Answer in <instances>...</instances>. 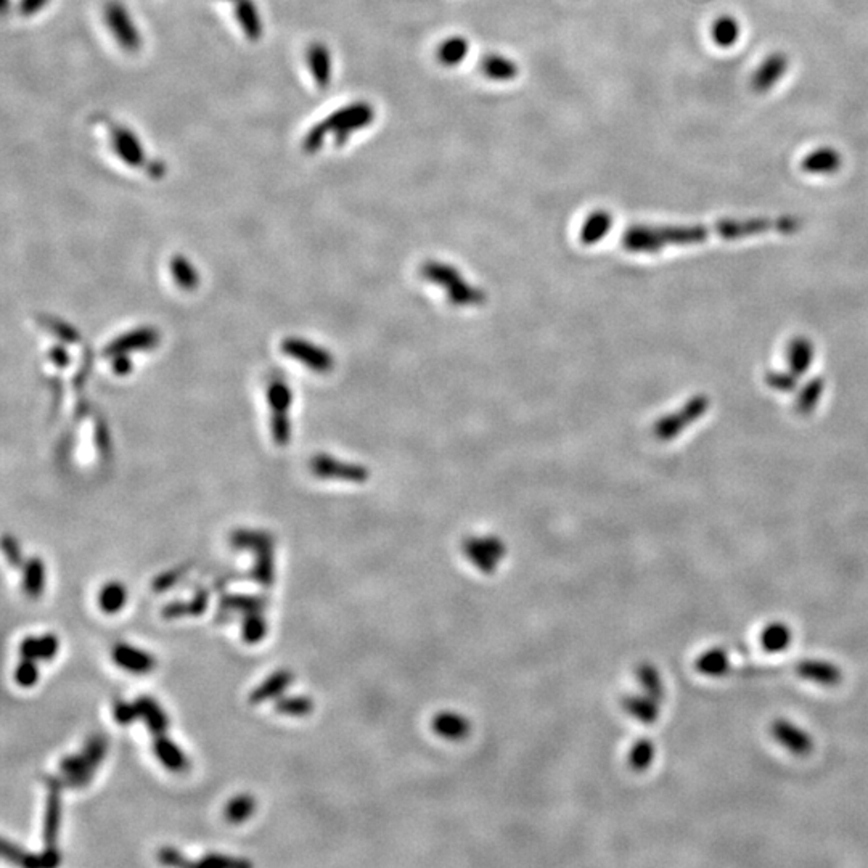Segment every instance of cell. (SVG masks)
<instances>
[{
    "label": "cell",
    "mask_w": 868,
    "mask_h": 868,
    "mask_svg": "<svg viewBox=\"0 0 868 868\" xmlns=\"http://www.w3.org/2000/svg\"><path fill=\"white\" fill-rule=\"evenodd\" d=\"M799 229V220L795 218H779V219H748L725 220L715 226L708 227H669V229H639L630 237L635 243L640 245H657V241H686L705 240L708 235H723L725 238H737L746 235L762 234V232H795Z\"/></svg>",
    "instance_id": "cell-1"
},
{
    "label": "cell",
    "mask_w": 868,
    "mask_h": 868,
    "mask_svg": "<svg viewBox=\"0 0 868 868\" xmlns=\"http://www.w3.org/2000/svg\"><path fill=\"white\" fill-rule=\"evenodd\" d=\"M45 787H47V801H45L44 814V851L41 853L42 857V867L53 868L61 862L57 839H59L60 822H61V791L63 783L60 777L45 775Z\"/></svg>",
    "instance_id": "cell-2"
},
{
    "label": "cell",
    "mask_w": 868,
    "mask_h": 868,
    "mask_svg": "<svg viewBox=\"0 0 868 868\" xmlns=\"http://www.w3.org/2000/svg\"><path fill=\"white\" fill-rule=\"evenodd\" d=\"M375 108L370 103L354 102L331 113L322 121V129L329 135L335 134L336 145H344L354 132L362 131L375 121Z\"/></svg>",
    "instance_id": "cell-3"
},
{
    "label": "cell",
    "mask_w": 868,
    "mask_h": 868,
    "mask_svg": "<svg viewBox=\"0 0 868 868\" xmlns=\"http://www.w3.org/2000/svg\"><path fill=\"white\" fill-rule=\"evenodd\" d=\"M98 767L84 751L68 754L60 761V780L65 789H84L92 781Z\"/></svg>",
    "instance_id": "cell-4"
},
{
    "label": "cell",
    "mask_w": 868,
    "mask_h": 868,
    "mask_svg": "<svg viewBox=\"0 0 868 868\" xmlns=\"http://www.w3.org/2000/svg\"><path fill=\"white\" fill-rule=\"evenodd\" d=\"M269 606L266 593H222L218 602V620H232L235 613H263Z\"/></svg>",
    "instance_id": "cell-5"
},
{
    "label": "cell",
    "mask_w": 868,
    "mask_h": 868,
    "mask_svg": "<svg viewBox=\"0 0 868 868\" xmlns=\"http://www.w3.org/2000/svg\"><path fill=\"white\" fill-rule=\"evenodd\" d=\"M111 659L117 667L125 671L144 676L156 667V658L145 649H137L129 643H117L111 649Z\"/></svg>",
    "instance_id": "cell-6"
},
{
    "label": "cell",
    "mask_w": 868,
    "mask_h": 868,
    "mask_svg": "<svg viewBox=\"0 0 868 868\" xmlns=\"http://www.w3.org/2000/svg\"><path fill=\"white\" fill-rule=\"evenodd\" d=\"M789 55L781 51H775L772 55H769L752 74V90L758 94H764L767 90L775 88L777 82L789 71Z\"/></svg>",
    "instance_id": "cell-7"
},
{
    "label": "cell",
    "mask_w": 868,
    "mask_h": 868,
    "mask_svg": "<svg viewBox=\"0 0 868 868\" xmlns=\"http://www.w3.org/2000/svg\"><path fill=\"white\" fill-rule=\"evenodd\" d=\"M282 350H284L285 356L294 359V360H300L309 369L317 370V372H325V370H329L330 365H331V359L325 350H322L314 344L306 343L304 340H300V338H286L282 343Z\"/></svg>",
    "instance_id": "cell-8"
},
{
    "label": "cell",
    "mask_w": 868,
    "mask_h": 868,
    "mask_svg": "<svg viewBox=\"0 0 868 868\" xmlns=\"http://www.w3.org/2000/svg\"><path fill=\"white\" fill-rule=\"evenodd\" d=\"M107 22L110 26L113 36L117 37V42L123 49L129 51H137L140 49V36L131 18L127 15L125 8L119 4H110L107 8Z\"/></svg>",
    "instance_id": "cell-9"
},
{
    "label": "cell",
    "mask_w": 868,
    "mask_h": 868,
    "mask_svg": "<svg viewBox=\"0 0 868 868\" xmlns=\"http://www.w3.org/2000/svg\"><path fill=\"white\" fill-rule=\"evenodd\" d=\"M158 343H160V333L156 330H134L131 333H125L115 341H111L103 350V354L105 358H117L132 350H152L154 346H158Z\"/></svg>",
    "instance_id": "cell-10"
},
{
    "label": "cell",
    "mask_w": 868,
    "mask_h": 868,
    "mask_svg": "<svg viewBox=\"0 0 868 868\" xmlns=\"http://www.w3.org/2000/svg\"><path fill=\"white\" fill-rule=\"evenodd\" d=\"M293 679L294 674L290 669L272 672L267 679H264L259 686L253 688L248 696L249 705L256 706L266 701L277 700L278 696H282L288 690V686H292Z\"/></svg>",
    "instance_id": "cell-11"
},
{
    "label": "cell",
    "mask_w": 868,
    "mask_h": 868,
    "mask_svg": "<svg viewBox=\"0 0 868 868\" xmlns=\"http://www.w3.org/2000/svg\"><path fill=\"white\" fill-rule=\"evenodd\" d=\"M154 752L156 759L160 761L161 766L169 772L183 774L189 770V758L185 756L182 748L175 744L168 735L154 737Z\"/></svg>",
    "instance_id": "cell-12"
},
{
    "label": "cell",
    "mask_w": 868,
    "mask_h": 868,
    "mask_svg": "<svg viewBox=\"0 0 868 868\" xmlns=\"http://www.w3.org/2000/svg\"><path fill=\"white\" fill-rule=\"evenodd\" d=\"M135 706L139 711V717L145 723L146 729L154 737L166 735L169 729V717L164 709L161 708L160 703L154 700L150 695H139L135 698Z\"/></svg>",
    "instance_id": "cell-13"
},
{
    "label": "cell",
    "mask_w": 868,
    "mask_h": 868,
    "mask_svg": "<svg viewBox=\"0 0 868 868\" xmlns=\"http://www.w3.org/2000/svg\"><path fill=\"white\" fill-rule=\"evenodd\" d=\"M431 727L436 732V735L449 742H462L471 732V723L467 717L453 711H444L434 715Z\"/></svg>",
    "instance_id": "cell-14"
},
{
    "label": "cell",
    "mask_w": 868,
    "mask_h": 868,
    "mask_svg": "<svg viewBox=\"0 0 868 868\" xmlns=\"http://www.w3.org/2000/svg\"><path fill=\"white\" fill-rule=\"evenodd\" d=\"M772 733L775 740L793 754H807L812 750V738L789 721H777L772 725Z\"/></svg>",
    "instance_id": "cell-15"
},
{
    "label": "cell",
    "mask_w": 868,
    "mask_h": 868,
    "mask_svg": "<svg viewBox=\"0 0 868 868\" xmlns=\"http://www.w3.org/2000/svg\"><path fill=\"white\" fill-rule=\"evenodd\" d=\"M843 158L832 146H820L801 161V169L809 174H833L841 168Z\"/></svg>",
    "instance_id": "cell-16"
},
{
    "label": "cell",
    "mask_w": 868,
    "mask_h": 868,
    "mask_svg": "<svg viewBox=\"0 0 868 868\" xmlns=\"http://www.w3.org/2000/svg\"><path fill=\"white\" fill-rule=\"evenodd\" d=\"M480 70L488 79L496 80V82L517 79L519 74L518 63L500 53L484 55L480 63Z\"/></svg>",
    "instance_id": "cell-17"
},
{
    "label": "cell",
    "mask_w": 868,
    "mask_h": 868,
    "mask_svg": "<svg viewBox=\"0 0 868 868\" xmlns=\"http://www.w3.org/2000/svg\"><path fill=\"white\" fill-rule=\"evenodd\" d=\"M23 592L31 600L42 597L45 591V565L41 556H31L23 565Z\"/></svg>",
    "instance_id": "cell-18"
},
{
    "label": "cell",
    "mask_w": 868,
    "mask_h": 868,
    "mask_svg": "<svg viewBox=\"0 0 868 868\" xmlns=\"http://www.w3.org/2000/svg\"><path fill=\"white\" fill-rule=\"evenodd\" d=\"M248 579L261 585L264 591L272 589L275 583V562H274V546L259 548L255 552V565L249 569Z\"/></svg>",
    "instance_id": "cell-19"
},
{
    "label": "cell",
    "mask_w": 868,
    "mask_h": 868,
    "mask_svg": "<svg viewBox=\"0 0 868 868\" xmlns=\"http://www.w3.org/2000/svg\"><path fill=\"white\" fill-rule=\"evenodd\" d=\"M307 63L317 86L321 89L329 88L331 80V57L325 44L314 42L307 49Z\"/></svg>",
    "instance_id": "cell-20"
},
{
    "label": "cell",
    "mask_w": 868,
    "mask_h": 868,
    "mask_svg": "<svg viewBox=\"0 0 868 868\" xmlns=\"http://www.w3.org/2000/svg\"><path fill=\"white\" fill-rule=\"evenodd\" d=\"M467 555L476 568L481 569L484 574H492L497 565L500 563V558L504 556V548L492 546L490 542H473L468 546Z\"/></svg>",
    "instance_id": "cell-21"
},
{
    "label": "cell",
    "mask_w": 868,
    "mask_h": 868,
    "mask_svg": "<svg viewBox=\"0 0 868 868\" xmlns=\"http://www.w3.org/2000/svg\"><path fill=\"white\" fill-rule=\"evenodd\" d=\"M659 705L661 701L655 700L647 694L629 695L622 701L624 711L643 723H657L659 717Z\"/></svg>",
    "instance_id": "cell-22"
},
{
    "label": "cell",
    "mask_w": 868,
    "mask_h": 868,
    "mask_svg": "<svg viewBox=\"0 0 868 868\" xmlns=\"http://www.w3.org/2000/svg\"><path fill=\"white\" fill-rule=\"evenodd\" d=\"M113 145L117 154L131 166H142L145 161V154L140 146L139 140L134 137V134L126 131L123 127L113 129Z\"/></svg>",
    "instance_id": "cell-23"
},
{
    "label": "cell",
    "mask_w": 868,
    "mask_h": 868,
    "mask_svg": "<svg viewBox=\"0 0 868 868\" xmlns=\"http://www.w3.org/2000/svg\"><path fill=\"white\" fill-rule=\"evenodd\" d=\"M98 606L105 614H117L125 608L127 602V591L125 584L119 581H110L103 584L97 597Z\"/></svg>",
    "instance_id": "cell-24"
},
{
    "label": "cell",
    "mask_w": 868,
    "mask_h": 868,
    "mask_svg": "<svg viewBox=\"0 0 868 868\" xmlns=\"http://www.w3.org/2000/svg\"><path fill=\"white\" fill-rule=\"evenodd\" d=\"M799 676L814 680L824 686H833L841 680V672L836 666L826 661H804L798 666Z\"/></svg>",
    "instance_id": "cell-25"
},
{
    "label": "cell",
    "mask_w": 868,
    "mask_h": 868,
    "mask_svg": "<svg viewBox=\"0 0 868 868\" xmlns=\"http://www.w3.org/2000/svg\"><path fill=\"white\" fill-rule=\"evenodd\" d=\"M230 546L235 550H248L255 554L259 548L274 546V537L267 531H257V529H237L230 534Z\"/></svg>",
    "instance_id": "cell-26"
},
{
    "label": "cell",
    "mask_w": 868,
    "mask_h": 868,
    "mask_svg": "<svg viewBox=\"0 0 868 868\" xmlns=\"http://www.w3.org/2000/svg\"><path fill=\"white\" fill-rule=\"evenodd\" d=\"M470 51L468 39L462 36H453L445 39L436 51V59L444 66H457L467 59Z\"/></svg>",
    "instance_id": "cell-27"
},
{
    "label": "cell",
    "mask_w": 868,
    "mask_h": 868,
    "mask_svg": "<svg viewBox=\"0 0 868 868\" xmlns=\"http://www.w3.org/2000/svg\"><path fill=\"white\" fill-rule=\"evenodd\" d=\"M274 709L280 715L306 717L314 711V700L306 695H282L274 701Z\"/></svg>",
    "instance_id": "cell-28"
},
{
    "label": "cell",
    "mask_w": 868,
    "mask_h": 868,
    "mask_svg": "<svg viewBox=\"0 0 868 868\" xmlns=\"http://www.w3.org/2000/svg\"><path fill=\"white\" fill-rule=\"evenodd\" d=\"M255 810L256 799L253 796L248 795V793L237 795L227 801L226 807H224V818H226L227 824H245L255 814Z\"/></svg>",
    "instance_id": "cell-29"
},
{
    "label": "cell",
    "mask_w": 868,
    "mask_h": 868,
    "mask_svg": "<svg viewBox=\"0 0 868 868\" xmlns=\"http://www.w3.org/2000/svg\"><path fill=\"white\" fill-rule=\"evenodd\" d=\"M235 4H237V8H235L237 18H238V23L245 31V34L251 41H257L259 37L263 36V24H261V18H259V14L256 10L255 4L251 0H237Z\"/></svg>",
    "instance_id": "cell-30"
},
{
    "label": "cell",
    "mask_w": 868,
    "mask_h": 868,
    "mask_svg": "<svg viewBox=\"0 0 868 868\" xmlns=\"http://www.w3.org/2000/svg\"><path fill=\"white\" fill-rule=\"evenodd\" d=\"M637 680H639V684L642 686L645 694L663 703L664 696H666V686H664L661 674L655 666L649 663L640 664L639 669H637Z\"/></svg>",
    "instance_id": "cell-31"
},
{
    "label": "cell",
    "mask_w": 868,
    "mask_h": 868,
    "mask_svg": "<svg viewBox=\"0 0 868 868\" xmlns=\"http://www.w3.org/2000/svg\"><path fill=\"white\" fill-rule=\"evenodd\" d=\"M711 36L717 47L721 49H730L737 44L740 37V24L733 16L723 15L715 20L711 30Z\"/></svg>",
    "instance_id": "cell-32"
},
{
    "label": "cell",
    "mask_w": 868,
    "mask_h": 868,
    "mask_svg": "<svg viewBox=\"0 0 868 868\" xmlns=\"http://www.w3.org/2000/svg\"><path fill=\"white\" fill-rule=\"evenodd\" d=\"M791 643V630L783 622H774L767 626L761 635V645L766 651L779 653L789 647Z\"/></svg>",
    "instance_id": "cell-33"
},
{
    "label": "cell",
    "mask_w": 868,
    "mask_h": 868,
    "mask_svg": "<svg viewBox=\"0 0 868 868\" xmlns=\"http://www.w3.org/2000/svg\"><path fill=\"white\" fill-rule=\"evenodd\" d=\"M267 621L263 613L243 614L241 620V640L248 645H257L263 642L267 635Z\"/></svg>",
    "instance_id": "cell-34"
},
{
    "label": "cell",
    "mask_w": 868,
    "mask_h": 868,
    "mask_svg": "<svg viewBox=\"0 0 868 868\" xmlns=\"http://www.w3.org/2000/svg\"><path fill=\"white\" fill-rule=\"evenodd\" d=\"M0 853L4 855V859L14 862V863L20 865V867H42V857H41V854L28 853V851H24L23 847L16 846L15 843H12V841H8V839H0Z\"/></svg>",
    "instance_id": "cell-35"
},
{
    "label": "cell",
    "mask_w": 868,
    "mask_h": 868,
    "mask_svg": "<svg viewBox=\"0 0 868 868\" xmlns=\"http://www.w3.org/2000/svg\"><path fill=\"white\" fill-rule=\"evenodd\" d=\"M730 663L723 649H713L701 655L696 661V669L709 677H719L729 671Z\"/></svg>",
    "instance_id": "cell-36"
},
{
    "label": "cell",
    "mask_w": 868,
    "mask_h": 868,
    "mask_svg": "<svg viewBox=\"0 0 868 868\" xmlns=\"http://www.w3.org/2000/svg\"><path fill=\"white\" fill-rule=\"evenodd\" d=\"M266 396H267L269 407L274 410V414H286L290 406H292V389L285 381H280V379L269 383Z\"/></svg>",
    "instance_id": "cell-37"
},
{
    "label": "cell",
    "mask_w": 868,
    "mask_h": 868,
    "mask_svg": "<svg viewBox=\"0 0 868 868\" xmlns=\"http://www.w3.org/2000/svg\"><path fill=\"white\" fill-rule=\"evenodd\" d=\"M171 272H173L175 284L182 286L183 290L197 288L198 282H200L198 272L195 267H191V264L183 256H175L174 259L171 261Z\"/></svg>",
    "instance_id": "cell-38"
},
{
    "label": "cell",
    "mask_w": 868,
    "mask_h": 868,
    "mask_svg": "<svg viewBox=\"0 0 868 868\" xmlns=\"http://www.w3.org/2000/svg\"><path fill=\"white\" fill-rule=\"evenodd\" d=\"M653 759H655V744L651 743L649 738H643L632 746L629 754V766L637 772H642L651 766Z\"/></svg>",
    "instance_id": "cell-39"
},
{
    "label": "cell",
    "mask_w": 868,
    "mask_h": 868,
    "mask_svg": "<svg viewBox=\"0 0 868 868\" xmlns=\"http://www.w3.org/2000/svg\"><path fill=\"white\" fill-rule=\"evenodd\" d=\"M313 471H314L317 476H323V478H329V476H341V478H354L358 480L360 473L358 470H346L344 467H340L335 462L331 460L325 459V457H317L313 462Z\"/></svg>",
    "instance_id": "cell-40"
},
{
    "label": "cell",
    "mask_w": 868,
    "mask_h": 868,
    "mask_svg": "<svg viewBox=\"0 0 868 868\" xmlns=\"http://www.w3.org/2000/svg\"><path fill=\"white\" fill-rule=\"evenodd\" d=\"M36 661L37 659L22 658V661L18 663L15 672H14L16 686H23V688H31V686H36L39 682V667H37Z\"/></svg>",
    "instance_id": "cell-41"
},
{
    "label": "cell",
    "mask_w": 868,
    "mask_h": 868,
    "mask_svg": "<svg viewBox=\"0 0 868 868\" xmlns=\"http://www.w3.org/2000/svg\"><path fill=\"white\" fill-rule=\"evenodd\" d=\"M187 569H189V566L183 565V566L163 571L152 581V591L156 592V593L171 591L175 584H179L182 581L183 576L187 574Z\"/></svg>",
    "instance_id": "cell-42"
},
{
    "label": "cell",
    "mask_w": 868,
    "mask_h": 868,
    "mask_svg": "<svg viewBox=\"0 0 868 868\" xmlns=\"http://www.w3.org/2000/svg\"><path fill=\"white\" fill-rule=\"evenodd\" d=\"M195 867H211V868H243L251 867V863L245 859H235V857H230V855H226V854H216L210 853L205 854L200 861L195 862Z\"/></svg>",
    "instance_id": "cell-43"
},
{
    "label": "cell",
    "mask_w": 868,
    "mask_h": 868,
    "mask_svg": "<svg viewBox=\"0 0 868 868\" xmlns=\"http://www.w3.org/2000/svg\"><path fill=\"white\" fill-rule=\"evenodd\" d=\"M113 717L119 725H131L132 723H135L139 717V711H137V706H135V701L134 703H129L126 700H115L113 701Z\"/></svg>",
    "instance_id": "cell-44"
},
{
    "label": "cell",
    "mask_w": 868,
    "mask_h": 868,
    "mask_svg": "<svg viewBox=\"0 0 868 868\" xmlns=\"http://www.w3.org/2000/svg\"><path fill=\"white\" fill-rule=\"evenodd\" d=\"M270 428H272V438L278 447H285L288 444L292 428H290V422L286 418V414H274L272 422H270Z\"/></svg>",
    "instance_id": "cell-45"
},
{
    "label": "cell",
    "mask_w": 868,
    "mask_h": 868,
    "mask_svg": "<svg viewBox=\"0 0 868 868\" xmlns=\"http://www.w3.org/2000/svg\"><path fill=\"white\" fill-rule=\"evenodd\" d=\"M156 859H158L160 863L168 865V867H195V862L189 861V859H187L179 849H175V847H161L158 854H156Z\"/></svg>",
    "instance_id": "cell-46"
},
{
    "label": "cell",
    "mask_w": 868,
    "mask_h": 868,
    "mask_svg": "<svg viewBox=\"0 0 868 868\" xmlns=\"http://www.w3.org/2000/svg\"><path fill=\"white\" fill-rule=\"evenodd\" d=\"M41 322L44 323V327L47 330H51L53 335L59 336L60 340H63L66 343H78L79 341V333L76 330L71 329L70 325H66L65 322L57 321V319H41Z\"/></svg>",
    "instance_id": "cell-47"
},
{
    "label": "cell",
    "mask_w": 868,
    "mask_h": 868,
    "mask_svg": "<svg viewBox=\"0 0 868 868\" xmlns=\"http://www.w3.org/2000/svg\"><path fill=\"white\" fill-rule=\"evenodd\" d=\"M2 547H4V554L7 556V562L12 568H23L24 565V558H23L22 548H20V544L18 540L14 537V536H4V540H2Z\"/></svg>",
    "instance_id": "cell-48"
},
{
    "label": "cell",
    "mask_w": 868,
    "mask_h": 868,
    "mask_svg": "<svg viewBox=\"0 0 868 868\" xmlns=\"http://www.w3.org/2000/svg\"><path fill=\"white\" fill-rule=\"evenodd\" d=\"M210 599H211V593L206 589V587H198L193 597L189 602L190 605V616L193 618H200L208 611V606H210Z\"/></svg>",
    "instance_id": "cell-49"
},
{
    "label": "cell",
    "mask_w": 868,
    "mask_h": 868,
    "mask_svg": "<svg viewBox=\"0 0 868 868\" xmlns=\"http://www.w3.org/2000/svg\"><path fill=\"white\" fill-rule=\"evenodd\" d=\"M60 642L55 634L39 637V661H51L59 653Z\"/></svg>",
    "instance_id": "cell-50"
},
{
    "label": "cell",
    "mask_w": 868,
    "mask_h": 868,
    "mask_svg": "<svg viewBox=\"0 0 868 868\" xmlns=\"http://www.w3.org/2000/svg\"><path fill=\"white\" fill-rule=\"evenodd\" d=\"M185 616H190L189 602L173 600V602H169L168 605L161 608V618L163 620H179V618H185Z\"/></svg>",
    "instance_id": "cell-51"
},
{
    "label": "cell",
    "mask_w": 868,
    "mask_h": 868,
    "mask_svg": "<svg viewBox=\"0 0 868 868\" xmlns=\"http://www.w3.org/2000/svg\"><path fill=\"white\" fill-rule=\"evenodd\" d=\"M20 657L39 661V637L28 635L20 643Z\"/></svg>",
    "instance_id": "cell-52"
},
{
    "label": "cell",
    "mask_w": 868,
    "mask_h": 868,
    "mask_svg": "<svg viewBox=\"0 0 868 868\" xmlns=\"http://www.w3.org/2000/svg\"><path fill=\"white\" fill-rule=\"evenodd\" d=\"M47 2L49 0H22L20 10H22L23 15H33V14L39 12L41 8H44Z\"/></svg>",
    "instance_id": "cell-53"
},
{
    "label": "cell",
    "mask_w": 868,
    "mask_h": 868,
    "mask_svg": "<svg viewBox=\"0 0 868 868\" xmlns=\"http://www.w3.org/2000/svg\"><path fill=\"white\" fill-rule=\"evenodd\" d=\"M113 359H115V360H113V372L117 373V375H127V373L131 372V359L127 358L126 354L117 356V358Z\"/></svg>",
    "instance_id": "cell-54"
},
{
    "label": "cell",
    "mask_w": 868,
    "mask_h": 868,
    "mask_svg": "<svg viewBox=\"0 0 868 868\" xmlns=\"http://www.w3.org/2000/svg\"><path fill=\"white\" fill-rule=\"evenodd\" d=\"M51 360H53V364L57 365V367H60V369H63V367H66V365L70 364L68 352H66L63 348H60V346L51 348Z\"/></svg>",
    "instance_id": "cell-55"
},
{
    "label": "cell",
    "mask_w": 868,
    "mask_h": 868,
    "mask_svg": "<svg viewBox=\"0 0 868 868\" xmlns=\"http://www.w3.org/2000/svg\"><path fill=\"white\" fill-rule=\"evenodd\" d=\"M234 2H237V0H234Z\"/></svg>",
    "instance_id": "cell-56"
}]
</instances>
